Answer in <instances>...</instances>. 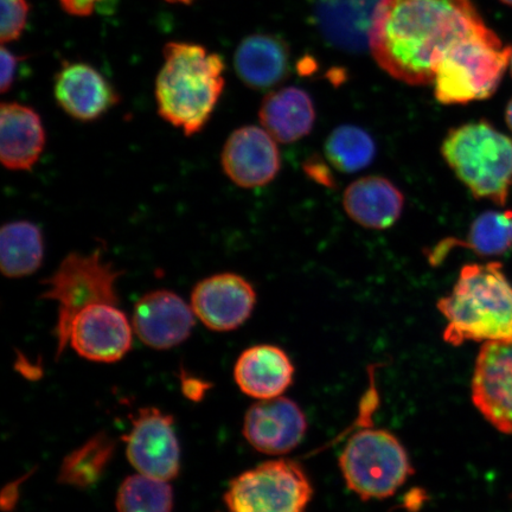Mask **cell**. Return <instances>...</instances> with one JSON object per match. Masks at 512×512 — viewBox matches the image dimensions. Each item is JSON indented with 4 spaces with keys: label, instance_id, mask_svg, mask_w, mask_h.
<instances>
[{
    "label": "cell",
    "instance_id": "obj_32",
    "mask_svg": "<svg viewBox=\"0 0 512 512\" xmlns=\"http://www.w3.org/2000/svg\"><path fill=\"white\" fill-rule=\"evenodd\" d=\"M28 475H25L21 479H17L16 482H12L3 490L0 503H2V509L4 511H11L15 509L19 499V488H21L24 480L29 477Z\"/></svg>",
    "mask_w": 512,
    "mask_h": 512
},
{
    "label": "cell",
    "instance_id": "obj_21",
    "mask_svg": "<svg viewBox=\"0 0 512 512\" xmlns=\"http://www.w3.org/2000/svg\"><path fill=\"white\" fill-rule=\"evenodd\" d=\"M234 68L247 87L266 91L286 78L290 70V50L277 36H248L235 51Z\"/></svg>",
    "mask_w": 512,
    "mask_h": 512
},
{
    "label": "cell",
    "instance_id": "obj_12",
    "mask_svg": "<svg viewBox=\"0 0 512 512\" xmlns=\"http://www.w3.org/2000/svg\"><path fill=\"white\" fill-rule=\"evenodd\" d=\"M69 343L88 361L118 362L131 350V324L118 305L94 304L74 318Z\"/></svg>",
    "mask_w": 512,
    "mask_h": 512
},
{
    "label": "cell",
    "instance_id": "obj_1",
    "mask_svg": "<svg viewBox=\"0 0 512 512\" xmlns=\"http://www.w3.org/2000/svg\"><path fill=\"white\" fill-rule=\"evenodd\" d=\"M483 24L471 0H381L370 50L396 80L430 85L444 51Z\"/></svg>",
    "mask_w": 512,
    "mask_h": 512
},
{
    "label": "cell",
    "instance_id": "obj_16",
    "mask_svg": "<svg viewBox=\"0 0 512 512\" xmlns=\"http://www.w3.org/2000/svg\"><path fill=\"white\" fill-rule=\"evenodd\" d=\"M54 95L63 112L81 123L99 120L120 102L112 83L82 62L62 64L55 76Z\"/></svg>",
    "mask_w": 512,
    "mask_h": 512
},
{
    "label": "cell",
    "instance_id": "obj_11",
    "mask_svg": "<svg viewBox=\"0 0 512 512\" xmlns=\"http://www.w3.org/2000/svg\"><path fill=\"white\" fill-rule=\"evenodd\" d=\"M256 293L249 281L235 273H219L204 278L192 290L195 316L217 332L233 331L251 317Z\"/></svg>",
    "mask_w": 512,
    "mask_h": 512
},
{
    "label": "cell",
    "instance_id": "obj_31",
    "mask_svg": "<svg viewBox=\"0 0 512 512\" xmlns=\"http://www.w3.org/2000/svg\"><path fill=\"white\" fill-rule=\"evenodd\" d=\"M62 9L72 16L86 17L92 15L96 6L107 0H59Z\"/></svg>",
    "mask_w": 512,
    "mask_h": 512
},
{
    "label": "cell",
    "instance_id": "obj_3",
    "mask_svg": "<svg viewBox=\"0 0 512 512\" xmlns=\"http://www.w3.org/2000/svg\"><path fill=\"white\" fill-rule=\"evenodd\" d=\"M438 310L447 320L444 341H496L512 335V285L501 262L466 265Z\"/></svg>",
    "mask_w": 512,
    "mask_h": 512
},
{
    "label": "cell",
    "instance_id": "obj_15",
    "mask_svg": "<svg viewBox=\"0 0 512 512\" xmlns=\"http://www.w3.org/2000/svg\"><path fill=\"white\" fill-rule=\"evenodd\" d=\"M195 313L177 293L155 290L134 306L133 329L140 341L156 350H168L187 341L195 326Z\"/></svg>",
    "mask_w": 512,
    "mask_h": 512
},
{
    "label": "cell",
    "instance_id": "obj_22",
    "mask_svg": "<svg viewBox=\"0 0 512 512\" xmlns=\"http://www.w3.org/2000/svg\"><path fill=\"white\" fill-rule=\"evenodd\" d=\"M259 118L262 127L277 142L291 144L312 131L316 121L315 105L303 89L287 87L266 96Z\"/></svg>",
    "mask_w": 512,
    "mask_h": 512
},
{
    "label": "cell",
    "instance_id": "obj_37",
    "mask_svg": "<svg viewBox=\"0 0 512 512\" xmlns=\"http://www.w3.org/2000/svg\"><path fill=\"white\" fill-rule=\"evenodd\" d=\"M510 68H511V74H512V54H511V59H510Z\"/></svg>",
    "mask_w": 512,
    "mask_h": 512
},
{
    "label": "cell",
    "instance_id": "obj_27",
    "mask_svg": "<svg viewBox=\"0 0 512 512\" xmlns=\"http://www.w3.org/2000/svg\"><path fill=\"white\" fill-rule=\"evenodd\" d=\"M115 505L118 512H172L174 490L166 480L140 473L120 485Z\"/></svg>",
    "mask_w": 512,
    "mask_h": 512
},
{
    "label": "cell",
    "instance_id": "obj_6",
    "mask_svg": "<svg viewBox=\"0 0 512 512\" xmlns=\"http://www.w3.org/2000/svg\"><path fill=\"white\" fill-rule=\"evenodd\" d=\"M121 275L123 271L102 258L100 249H96L91 253H69L55 272L43 280L46 290L41 298L59 305L55 328L57 357L66 349L70 326L82 310L94 304L119 305L117 284Z\"/></svg>",
    "mask_w": 512,
    "mask_h": 512
},
{
    "label": "cell",
    "instance_id": "obj_24",
    "mask_svg": "<svg viewBox=\"0 0 512 512\" xmlns=\"http://www.w3.org/2000/svg\"><path fill=\"white\" fill-rule=\"evenodd\" d=\"M463 246L480 256H499L512 249V210L486 211L473 221L467 240H445L431 255L433 264H438L450 249Z\"/></svg>",
    "mask_w": 512,
    "mask_h": 512
},
{
    "label": "cell",
    "instance_id": "obj_2",
    "mask_svg": "<svg viewBox=\"0 0 512 512\" xmlns=\"http://www.w3.org/2000/svg\"><path fill=\"white\" fill-rule=\"evenodd\" d=\"M156 80L159 117L187 137L203 131L224 89V62L200 44L170 42Z\"/></svg>",
    "mask_w": 512,
    "mask_h": 512
},
{
    "label": "cell",
    "instance_id": "obj_18",
    "mask_svg": "<svg viewBox=\"0 0 512 512\" xmlns=\"http://www.w3.org/2000/svg\"><path fill=\"white\" fill-rule=\"evenodd\" d=\"M47 144L41 115L19 102L0 106V162L10 171H30Z\"/></svg>",
    "mask_w": 512,
    "mask_h": 512
},
{
    "label": "cell",
    "instance_id": "obj_13",
    "mask_svg": "<svg viewBox=\"0 0 512 512\" xmlns=\"http://www.w3.org/2000/svg\"><path fill=\"white\" fill-rule=\"evenodd\" d=\"M221 165L224 174L238 187H265L280 171L277 140L264 127L242 126L224 144Z\"/></svg>",
    "mask_w": 512,
    "mask_h": 512
},
{
    "label": "cell",
    "instance_id": "obj_10",
    "mask_svg": "<svg viewBox=\"0 0 512 512\" xmlns=\"http://www.w3.org/2000/svg\"><path fill=\"white\" fill-rule=\"evenodd\" d=\"M471 393L480 414L499 432L512 435V335L483 344Z\"/></svg>",
    "mask_w": 512,
    "mask_h": 512
},
{
    "label": "cell",
    "instance_id": "obj_30",
    "mask_svg": "<svg viewBox=\"0 0 512 512\" xmlns=\"http://www.w3.org/2000/svg\"><path fill=\"white\" fill-rule=\"evenodd\" d=\"M182 392L191 401H201L208 392L210 384L206 381L190 376L183 371L181 377Z\"/></svg>",
    "mask_w": 512,
    "mask_h": 512
},
{
    "label": "cell",
    "instance_id": "obj_14",
    "mask_svg": "<svg viewBox=\"0 0 512 512\" xmlns=\"http://www.w3.org/2000/svg\"><path fill=\"white\" fill-rule=\"evenodd\" d=\"M242 432L256 451L283 456L302 443L307 420L297 402L278 396L254 403L243 420Z\"/></svg>",
    "mask_w": 512,
    "mask_h": 512
},
{
    "label": "cell",
    "instance_id": "obj_36",
    "mask_svg": "<svg viewBox=\"0 0 512 512\" xmlns=\"http://www.w3.org/2000/svg\"><path fill=\"white\" fill-rule=\"evenodd\" d=\"M501 2H503L504 4H508V5L512 6V0H501Z\"/></svg>",
    "mask_w": 512,
    "mask_h": 512
},
{
    "label": "cell",
    "instance_id": "obj_19",
    "mask_svg": "<svg viewBox=\"0 0 512 512\" xmlns=\"http://www.w3.org/2000/svg\"><path fill=\"white\" fill-rule=\"evenodd\" d=\"M294 367L283 349L256 345L243 351L235 364L239 388L251 398L268 400L283 395L293 382Z\"/></svg>",
    "mask_w": 512,
    "mask_h": 512
},
{
    "label": "cell",
    "instance_id": "obj_23",
    "mask_svg": "<svg viewBox=\"0 0 512 512\" xmlns=\"http://www.w3.org/2000/svg\"><path fill=\"white\" fill-rule=\"evenodd\" d=\"M44 241L40 227L30 221L5 223L0 230V270L4 277H29L42 266Z\"/></svg>",
    "mask_w": 512,
    "mask_h": 512
},
{
    "label": "cell",
    "instance_id": "obj_8",
    "mask_svg": "<svg viewBox=\"0 0 512 512\" xmlns=\"http://www.w3.org/2000/svg\"><path fill=\"white\" fill-rule=\"evenodd\" d=\"M313 488L302 465L271 460L241 473L224 494L229 512H306Z\"/></svg>",
    "mask_w": 512,
    "mask_h": 512
},
{
    "label": "cell",
    "instance_id": "obj_35",
    "mask_svg": "<svg viewBox=\"0 0 512 512\" xmlns=\"http://www.w3.org/2000/svg\"><path fill=\"white\" fill-rule=\"evenodd\" d=\"M169 3H181V4H190L192 0H166Z\"/></svg>",
    "mask_w": 512,
    "mask_h": 512
},
{
    "label": "cell",
    "instance_id": "obj_26",
    "mask_svg": "<svg viewBox=\"0 0 512 512\" xmlns=\"http://www.w3.org/2000/svg\"><path fill=\"white\" fill-rule=\"evenodd\" d=\"M325 155L330 163L345 174L366 169L376 155V145L370 134L354 125H343L331 132L325 143Z\"/></svg>",
    "mask_w": 512,
    "mask_h": 512
},
{
    "label": "cell",
    "instance_id": "obj_9",
    "mask_svg": "<svg viewBox=\"0 0 512 512\" xmlns=\"http://www.w3.org/2000/svg\"><path fill=\"white\" fill-rule=\"evenodd\" d=\"M124 440L127 458L139 473L166 482L178 476L181 450L171 415L153 407L140 409Z\"/></svg>",
    "mask_w": 512,
    "mask_h": 512
},
{
    "label": "cell",
    "instance_id": "obj_28",
    "mask_svg": "<svg viewBox=\"0 0 512 512\" xmlns=\"http://www.w3.org/2000/svg\"><path fill=\"white\" fill-rule=\"evenodd\" d=\"M2 22H0V40L11 43L22 36L27 27L30 6L28 0H0Z\"/></svg>",
    "mask_w": 512,
    "mask_h": 512
},
{
    "label": "cell",
    "instance_id": "obj_33",
    "mask_svg": "<svg viewBox=\"0 0 512 512\" xmlns=\"http://www.w3.org/2000/svg\"><path fill=\"white\" fill-rule=\"evenodd\" d=\"M307 174H309L315 181L324 185H332V177L329 169L324 164L309 162L305 165Z\"/></svg>",
    "mask_w": 512,
    "mask_h": 512
},
{
    "label": "cell",
    "instance_id": "obj_17",
    "mask_svg": "<svg viewBox=\"0 0 512 512\" xmlns=\"http://www.w3.org/2000/svg\"><path fill=\"white\" fill-rule=\"evenodd\" d=\"M381 0H311L313 24L330 46L347 53L370 47V32Z\"/></svg>",
    "mask_w": 512,
    "mask_h": 512
},
{
    "label": "cell",
    "instance_id": "obj_4",
    "mask_svg": "<svg viewBox=\"0 0 512 512\" xmlns=\"http://www.w3.org/2000/svg\"><path fill=\"white\" fill-rule=\"evenodd\" d=\"M512 54L486 24L451 44L435 69V98L444 105H464L494 95Z\"/></svg>",
    "mask_w": 512,
    "mask_h": 512
},
{
    "label": "cell",
    "instance_id": "obj_5",
    "mask_svg": "<svg viewBox=\"0 0 512 512\" xmlns=\"http://www.w3.org/2000/svg\"><path fill=\"white\" fill-rule=\"evenodd\" d=\"M441 153L473 196L505 206L512 188V138L488 121H475L448 132Z\"/></svg>",
    "mask_w": 512,
    "mask_h": 512
},
{
    "label": "cell",
    "instance_id": "obj_29",
    "mask_svg": "<svg viewBox=\"0 0 512 512\" xmlns=\"http://www.w3.org/2000/svg\"><path fill=\"white\" fill-rule=\"evenodd\" d=\"M21 57L15 55L6 47L0 50V64H2V73H0V91L9 92L16 80L18 62Z\"/></svg>",
    "mask_w": 512,
    "mask_h": 512
},
{
    "label": "cell",
    "instance_id": "obj_20",
    "mask_svg": "<svg viewBox=\"0 0 512 512\" xmlns=\"http://www.w3.org/2000/svg\"><path fill=\"white\" fill-rule=\"evenodd\" d=\"M405 197L387 178L368 176L351 183L343 207L352 221L367 229L392 227L400 219Z\"/></svg>",
    "mask_w": 512,
    "mask_h": 512
},
{
    "label": "cell",
    "instance_id": "obj_7",
    "mask_svg": "<svg viewBox=\"0 0 512 512\" xmlns=\"http://www.w3.org/2000/svg\"><path fill=\"white\" fill-rule=\"evenodd\" d=\"M339 467L345 484L362 501L394 496L414 473L401 441L377 428L352 435L339 457Z\"/></svg>",
    "mask_w": 512,
    "mask_h": 512
},
{
    "label": "cell",
    "instance_id": "obj_25",
    "mask_svg": "<svg viewBox=\"0 0 512 512\" xmlns=\"http://www.w3.org/2000/svg\"><path fill=\"white\" fill-rule=\"evenodd\" d=\"M117 443L106 432H100L64 458L59 471L60 484L78 489L91 488L110 465Z\"/></svg>",
    "mask_w": 512,
    "mask_h": 512
},
{
    "label": "cell",
    "instance_id": "obj_34",
    "mask_svg": "<svg viewBox=\"0 0 512 512\" xmlns=\"http://www.w3.org/2000/svg\"><path fill=\"white\" fill-rule=\"evenodd\" d=\"M505 119H507V124L512 131V99L508 104L507 113H505Z\"/></svg>",
    "mask_w": 512,
    "mask_h": 512
}]
</instances>
